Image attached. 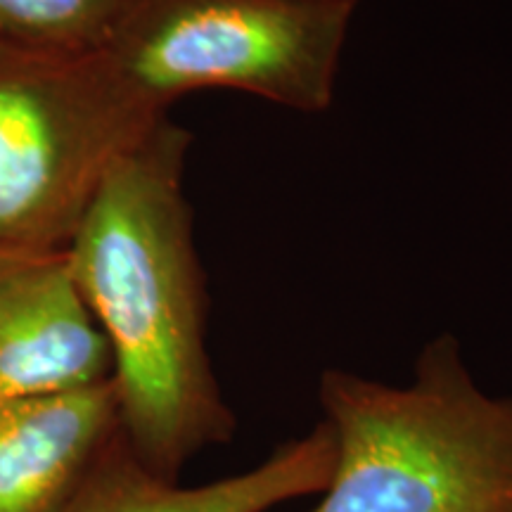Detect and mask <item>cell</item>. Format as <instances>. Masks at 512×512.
<instances>
[{
	"label": "cell",
	"mask_w": 512,
	"mask_h": 512,
	"mask_svg": "<svg viewBox=\"0 0 512 512\" xmlns=\"http://www.w3.org/2000/svg\"><path fill=\"white\" fill-rule=\"evenodd\" d=\"M190 140L159 121L117 159L67 245L110 344L119 430L140 463L174 482L238 430L207 351V290L183 190Z\"/></svg>",
	"instance_id": "cell-1"
},
{
	"label": "cell",
	"mask_w": 512,
	"mask_h": 512,
	"mask_svg": "<svg viewBox=\"0 0 512 512\" xmlns=\"http://www.w3.org/2000/svg\"><path fill=\"white\" fill-rule=\"evenodd\" d=\"M318 399L337 465L311 512H512V396L486 394L448 332L403 387L330 368Z\"/></svg>",
	"instance_id": "cell-2"
},
{
	"label": "cell",
	"mask_w": 512,
	"mask_h": 512,
	"mask_svg": "<svg viewBox=\"0 0 512 512\" xmlns=\"http://www.w3.org/2000/svg\"><path fill=\"white\" fill-rule=\"evenodd\" d=\"M361 0H136L102 57L157 114L197 91H238L318 114L335 102Z\"/></svg>",
	"instance_id": "cell-3"
},
{
	"label": "cell",
	"mask_w": 512,
	"mask_h": 512,
	"mask_svg": "<svg viewBox=\"0 0 512 512\" xmlns=\"http://www.w3.org/2000/svg\"><path fill=\"white\" fill-rule=\"evenodd\" d=\"M164 117L100 53L0 41V242L67 249L117 159Z\"/></svg>",
	"instance_id": "cell-4"
},
{
	"label": "cell",
	"mask_w": 512,
	"mask_h": 512,
	"mask_svg": "<svg viewBox=\"0 0 512 512\" xmlns=\"http://www.w3.org/2000/svg\"><path fill=\"white\" fill-rule=\"evenodd\" d=\"M110 377V344L67 249L0 242V396L69 392Z\"/></svg>",
	"instance_id": "cell-5"
},
{
	"label": "cell",
	"mask_w": 512,
	"mask_h": 512,
	"mask_svg": "<svg viewBox=\"0 0 512 512\" xmlns=\"http://www.w3.org/2000/svg\"><path fill=\"white\" fill-rule=\"evenodd\" d=\"M337 465V439L320 420L240 475L181 486L140 463L121 430L100 448L53 512H266L323 494Z\"/></svg>",
	"instance_id": "cell-6"
},
{
	"label": "cell",
	"mask_w": 512,
	"mask_h": 512,
	"mask_svg": "<svg viewBox=\"0 0 512 512\" xmlns=\"http://www.w3.org/2000/svg\"><path fill=\"white\" fill-rule=\"evenodd\" d=\"M119 432L112 382L0 396V512H53Z\"/></svg>",
	"instance_id": "cell-7"
},
{
	"label": "cell",
	"mask_w": 512,
	"mask_h": 512,
	"mask_svg": "<svg viewBox=\"0 0 512 512\" xmlns=\"http://www.w3.org/2000/svg\"><path fill=\"white\" fill-rule=\"evenodd\" d=\"M136 0H0V41L55 55H98Z\"/></svg>",
	"instance_id": "cell-8"
}]
</instances>
